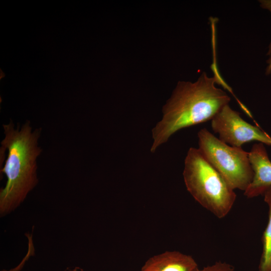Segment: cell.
I'll return each instance as SVG.
<instances>
[{"instance_id":"4","label":"cell","mask_w":271,"mask_h":271,"mask_svg":"<svg viewBox=\"0 0 271 271\" xmlns=\"http://www.w3.org/2000/svg\"><path fill=\"white\" fill-rule=\"evenodd\" d=\"M198 138V149L206 160L233 190L245 191L253 177L248 152L224 143L206 128L199 131Z\"/></svg>"},{"instance_id":"13","label":"cell","mask_w":271,"mask_h":271,"mask_svg":"<svg viewBox=\"0 0 271 271\" xmlns=\"http://www.w3.org/2000/svg\"><path fill=\"white\" fill-rule=\"evenodd\" d=\"M67 271H84V269L79 266H75L72 268H69Z\"/></svg>"},{"instance_id":"7","label":"cell","mask_w":271,"mask_h":271,"mask_svg":"<svg viewBox=\"0 0 271 271\" xmlns=\"http://www.w3.org/2000/svg\"><path fill=\"white\" fill-rule=\"evenodd\" d=\"M198 268L190 255L178 251H166L149 258L142 267L144 271H195Z\"/></svg>"},{"instance_id":"1","label":"cell","mask_w":271,"mask_h":271,"mask_svg":"<svg viewBox=\"0 0 271 271\" xmlns=\"http://www.w3.org/2000/svg\"><path fill=\"white\" fill-rule=\"evenodd\" d=\"M218 80L203 72L194 82L179 81L163 106V117L152 130L151 152L154 153L178 131L210 120L230 97L215 86Z\"/></svg>"},{"instance_id":"11","label":"cell","mask_w":271,"mask_h":271,"mask_svg":"<svg viewBox=\"0 0 271 271\" xmlns=\"http://www.w3.org/2000/svg\"><path fill=\"white\" fill-rule=\"evenodd\" d=\"M261 8L269 10L271 13V0H262L259 1ZM269 53H271V42L269 45Z\"/></svg>"},{"instance_id":"14","label":"cell","mask_w":271,"mask_h":271,"mask_svg":"<svg viewBox=\"0 0 271 271\" xmlns=\"http://www.w3.org/2000/svg\"><path fill=\"white\" fill-rule=\"evenodd\" d=\"M140 271H144V270H140Z\"/></svg>"},{"instance_id":"5","label":"cell","mask_w":271,"mask_h":271,"mask_svg":"<svg viewBox=\"0 0 271 271\" xmlns=\"http://www.w3.org/2000/svg\"><path fill=\"white\" fill-rule=\"evenodd\" d=\"M211 128L219 139L234 147L252 141L271 145V137L259 126L245 121L240 113L227 104L211 119Z\"/></svg>"},{"instance_id":"6","label":"cell","mask_w":271,"mask_h":271,"mask_svg":"<svg viewBox=\"0 0 271 271\" xmlns=\"http://www.w3.org/2000/svg\"><path fill=\"white\" fill-rule=\"evenodd\" d=\"M249 162L253 172L251 182L244 191L248 198L263 195L271 188V161L262 143L255 144L248 152Z\"/></svg>"},{"instance_id":"9","label":"cell","mask_w":271,"mask_h":271,"mask_svg":"<svg viewBox=\"0 0 271 271\" xmlns=\"http://www.w3.org/2000/svg\"><path fill=\"white\" fill-rule=\"evenodd\" d=\"M25 235L28 240V251L25 256L21 262L14 268L9 270L3 269L1 271H21L29 258L35 255V249L33 242V235L30 233H26Z\"/></svg>"},{"instance_id":"10","label":"cell","mask_w":271,"mask_h":271,"mask_svg":"<svg viewBox=\"0 0 271 271\" xmlns=\"http://www.w3.org/2000/svg\"><path fill=\"white\" fill-rule=\"evenodd\" d=\"M195 271H235V270L234 267L230 264L219 261L202 268H198Z\"/></svg>"},{"instance_id":"8","label":"cell","mask_w":271,"mask_h":271,"mask_svg":"<svg viewBox=\"0 0 271 271\" xmlns=\"http://www.w3.org/2000/svg\"><path fill=\"white\" fill-rule=\"evenodd\" d=\"M268 209V221L261 238L262 251L258 271H271V188L263 194Z\"/></svg>"},{"instance_id":"3","label":"cell","mask_w":271,"mask_h":271,"mask_svg":"<svg viewBox=\"0 0 271 271\" xmlns=\"http://www.w3.org/2000/svg\"><path fill=\"white\" fill-rule=\"evenodd\" d=\"M183 176L188 191L203 208L218 218L229 213L236 200L234 190L198 148L188 151Z\"/></svg>"},{"instance_id":"2","label":"cell","mask_w":271,"mask_h":271,"mask_svg":"<svg viewBox=\"0 0 271 271\" xmlns=\"http://www.w3.org/2000/svg\"><path fill=\"white\" fill-rule=\"evenodd\" d=\"M3 126L5 137L1 149H7L8 154L1 170L7 178L0 190L1 217L15 211L38 184L36 159L42 151L38 143L41 128L32 131L28 120L21 127L18 123L16 128L11 120Z\"/></svg>"},{"instance_id":"12","label":"cell","mask_w":271,"mask_h":271,"mask_svg":"<svg viewBox=\"0 0 271 271\" xmlns=\"http://www.w3.org/2000/svg\"><path fill=\"white\" fill-rule=\"evenodd\" d=\"M268 64L266 69L265 74L269 75L271 73V57L266 61Z\"/></svg>"}]
</instances>
